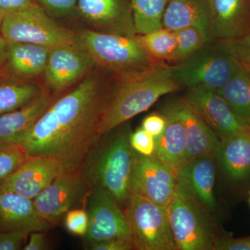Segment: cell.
<instances>
[{
  "label": "cell",
  "instance_id": "6da1fadb",
  "mask_svg": "<svg viewBox=\"0 0 250 250\" xmlns=\"http://www.w3.org/2000/svg\"><path fill=\"white\" fill-rule=\"evenodd\" d=\"M112 83L113 75L100 69L53 100L21 143L27 155L57 161L64 170H82L101 137L98 125L111 98Z\"/></svg>",
  "mask_w": 250,
  "mask_h": 250
},
{
  "label": "cell",
  "instance_id": "7a4b0ae2",
  "mask_svg": "<svg viewBox=\"0 0 250 250\" xmlns=\"http://www.w3.org/2000/svg\"><path fill=\"white\" fill-rule=\"evenodd\" d=\"M183 89L174 78L170 64L164 62L138 73L113 76L111 98L99 123V135L147 111L163 95Z\"/></svg>",
  "mask_w": 250,
  "mask_h": 250
},
{
  "label": "cell",
  "instance_id": "3957f363",
  "mask_svg": "<svg viewBox=\"0 0 250 250\" xmlns=\"http://www.w3.org/2000/svg\"><path fill=\"white\" fill-rule=\"evenodd\" d=\"M131 133L127 121L103 134L82 170L90 187L103 188L123 210L131 196L135 160V151L130 143Z\"/></svg>",
  "mask_w": 250,
  "mask_h": 250
},
{
  "label": "cell",
  "instance_id": "277c9868",
  "mask_svg": "<svg viewBox=\"0 0 250 250\" xmlns=\"http://www.w3.org/2000/svg\"><path fill=\"white\" fill-rule=\"evenodd\" d=\"M72 44L85 52L95 67L113 76L145 71L160 62L147 54L138 35L128 37L83 27L75 31Z\"/></svg>",
  "mask_w": 250,
  "mask_h": 250
},
{
  "label": "cell",
  "instance_id": "5b68a950",
  "mask_svg": "<svg viewBox=\"0 0 250 250\" xmlns=\"http://www.w3.org/2000/svg\"><path fill=\"white\" fill-rule=\"evenodd\" d=\"M240 64V61L213 42L185 60L170 65L174 78L184 89L206 86L217 91L231 80Z\"/></svg>",
  "mask_w": 250,
  "mask_h": 250
},
{
  "label": "cell",
  "instance_id": "8992f818",
  "mask_svg": "<svg viewBox=\"0 0 250 250\" xmlns=\"http://www.w3.org/2000/svg\"><path fill=\"white\" fill-rule=\"evenodd\" d=\"M124 211L134 250H177L167 207L132 194Z\"/></svg>",
  "mask_w": 250,
  "mask_h": 250
},
{
  "label": "cell",
  "instance_id": "52a82bcc",
  "mask_svg": "<svg viewBox=\"0 0 250 250\" xmlns=\"http://www.w3.org/2000/svg\"><path fill=\"white\" fill-rule=\"evenodd\" d=\"M177 250H214L219 236L210 212L174 194L167 207Z\"/></svg>",
  "mask_w": 250,
  "mask_h": 250
},
{
  "label": "cell",
  "instance_id": "ba28073f",
  "mask_svg": "<svg viewBox=\"0 0 250 250\" xmlns=\"http://www.w3.org/2000/svg\"><path fill=\"white\" fill-rule=\"evenodd\" d=\"M0 34L7 44L26 42L50 48L62 44H72L75 37V31L59 25L38 4L5 16Z\"/></svg>",
  "mask_w": 250,
  "mask_h": 250
},
{
  "label": "cell",
  "instance_id": "9c48e42d",
  "mask_svg": "<svg viewBox=\"0 0 250 250\" xmlns=\"http://www.w3.org/2000/svg\"><path fill=\"white\" fill-rule=\"evenodd\" d=\"M90 189L82 170H63L33 202L38 214L53 226L72 207L86 203Z\"/></svg>",
  "mask_w": 250,
  "mask_h": 250
},
{
  "label": "cell",
  "instance_id": "30bf717a",
  "mask_svg": "<svg viewBox=\"0 0 250 250\" xmlns=\"http://www.w3.org/2000/svg\"><path fill=\"white\" fill-rule=\"evenodd\" d=\"M88 227L86 247L107 240L131 241V232L125 211L100 187H92L87 197Z\"/></svg>",
  "mask_w": 250,
  "mask_h": 250
},
{
  "label": "cell",
  "instance_id": "8fae6325",
  "mask_svg": "<svg viewBox=\"0 0 250 250\" xmlns=\"http://www.w3.org/2000/svg\"><path fill=\"white\" fill-rule=\"evenodd\" d=\"M177 174L155 153L144 156L135 152L131 195L138 194L164 207L170 205L177 186Z\"/></svg>",
  "mask_w": 250,
  "mask_h": 250
},
{
  "label": "cell",
  "instance_id": "7c38bea8",
  "mask_svg": "<svg viewBox=\"0 0 250 250\" xmlns=\"http://www.w3.org/2000/svg\"><path fill=\"white\" fill-rule=\"evenodd\" d=\"M92 30L137 36L130 0H77L75 14Z\"/></svg>",
  "mask_w": 250,
  "mask_h": 250
},
{
  "label": "cell",
  "instance_id": "4fadbf2b",
  "mask_svg": "<svg viewBox=\"0 0 250 250\" xmlns=\"http://www.w3.org/2000/svg\"><path fill=\"white\" fill-rule=\"evenodd\" d=\"M182 99L203 120L219 141L243 130L249 129L239 123L216 90L206 86L187 88Z\"/></svg>",
  "mask_w": 250,
  "mask_h": 250
},
{
  "label": "cell",
  "instance_id": "5bb4252c",
  "mask_svg": "<svg viewBox=\"0 0 250 250\" xmlns=\"http://www.w3.org/2000/svg\"><path fill=\"white\" fill-rule=\"evenodd\" d=\"M215 153L188 161L177 174L175 193L197 204L208 211L217 209L213 188L215 180Z\"/></svg>",
  "mask_w": 250,
  "mask_h": 250
},
{
  "label": "cell",
  "instance_id": "9a60e30c",
  "mask_svg": "<svg viewBox=\"0 0 250 250\" xmlns=\"http://www.w3.org/2000/svg\"><path fill=\"white\" fill-rule=\"evenodd\" d=\"M94 67L90 57L73 44L54 46L43 72L46 84L54 93H60L82 80Z\"/></svg>",
  "mask_w": 250,
  "mask_h": 250
},
{
  "label": "cell",
  "instance_id": "2e32d148",
  "mask_svg": "<svg viewBox=\"0 0 250 250\" xmlns=\"http://www.w3.org/2000/svg\"><path fill=\"white\" fill-rule=\"evenodd\" d=\"M63 170L62 166L52 159L28 156L0 186L33 200Z\"/></svg>",
  "mask_w": 250,
  "mask_h": 250
},
{
  "label": "cell",
  "instance_id": "e0dca14e",
  "mask_svg": "<svg viewBox=\"0 0 250 250\" xmlns=\"http://www.w3.org/2000/svg\"><path fill=\"white\" fill-rule=\"evenodd\" d=\"M212 42L250 34V0H209Z\"/></svg>",
  "mask_w": 250,
  "mask_h": 250
},
{
  "label": "cell",
  "instance_id": "ac0fdd59",
  "mask_svg": "<svg viewBox=\"0 0 250 250\" xmlns=\"http://www.w3.org/2000/svg\"><path fill=\"white\" fill-rule=\"evenodd\" d=\"M161 113L173 116L183 123L187 137V162L198 156L216 153L220 144L218 137L182 98L166 103Z\"/></svg>",
  "mask_w": 250,
  "mask_h": 250
},
{
  "label": "cell",
  "instance_id": "d6986e66",
  "mask_svg": "<svg viewBox=\"0 0 250 250\" xmlns=\"http://www.w3.org/2000/svg\"><path fill=\"white\" fill-rule=\"evenodd\" d=\"M52 225L38 214L32 200L0 186V232L44 231Z\"/></svg>",
  "mask_w": 250,
  "mask_h": 250
},
{
  "label": "cell",
  "instance_id": "ffe728a7",
  "mask_svg": "<svg viewBox=\"0 0 250 250\" xmlns=\"http://www.w3.org/2000/svg\"><path fill=\"white\" fill-rule=\"evenodd\" d=\"M215 156L230 182L235 184L250 182V129L220 140Z\"/></svg>",
  "mask_w": 250,
  "mask_h": 250
},
{
  "label": "cell",
  "instance_id": "44dd1931",
  "mask_svg": "<svg viewBox=\"0 0 250 250\" xmlns=\"http://www.w3.org/2000/svg\"><path fill=\"white\" fill-rule=\"evenodd\" d=\"M46 88L41 97L14 111L0 115V147L21 146L26 135L53 102Z\"/></svg>",
  "mask_w": 250,
  "mask_h": 250
},
{
  "label": "cell",
  "instance_id": "7402d4cb",
  "mask_svg": "<svg viewBox=\"0 0 250 250\" xmlns=\"http://www.w3.org/2000/svg\"><path fill=\"white\" fill-rule=\"evenodd\" d=\"M162 24L174 31L194 26L203 33L208 43L213 42L210 35L209 0H168Z\"/></svg>",
  "mask_w": 250,
  "mask_h": 250
},
{
  "label": "cell",
  "instance_id": "603a6c76",
  "mask_svg": "<svg viewBox=\"0 0 250 250\" xmlns=\"http://www.w3.org/2000/svg\"><path fill=\"white\" fill-rule=\"evenodd\" d=\"M161 113L166 116L167 124L163 134L154 139V153L178 174L187 163V133L179 119L167 113Z\"/></svg>",
  "mask_w": 250,
  "mask_h": 250
},
{
  "label": "cell",
  "instance_id": "cb8c5ba5",
  "mask_svg": "<svg viewBox=\"0 0 250 250\" xmlns=\"http://www.w3.org/2000/svg\"><path fill=\"white\" fill-rule=\"evenodd\" d=\"M49 50L50 47L37 44L13 42L8 44L6 62L16 76L32 78L43 74Z\"/></svg>",
  "mask_w": 250,
  "mask_h": 250
},
{
  "label": "cell",
  "instance_id": "d4e9b609",
  "mask_svg": "<svg viewBox=\"0 0 250 250\" xmlns=\"http://www.w3.org/2000/svg\"><path fill=\"white\" fill-rule=\"evenodd\" d=\"M217 92L239 123L250 129V64L241 62L231 80Z\"/></svg>",
  "mask_w": 250,
  "mask_h": 250
},
{
  "label": "cell",
  "instance_id": "484cf974",
  "mask_svg": "<svg viewBox=\"0 0 250 250\" xmlns=\"http://www.w3.org/2000/svg\"><path fill=\"white\" fill-rule=\"evenodd\" d=\"M21 79L0 80V115L29 104L45 92L41 83Z\"/></svg>",
  "mask_w": 250,
  "mask_h": 250
},
{
  "label": "cell",
  "instance_id": "4316f807",
  "mask_svg": "<svg viewBox=\"0 0 250 250\" xmlns=\"http://www.w3.org/2000/svg\"><path fill=\"white\" fill-rule=\"evenodd\" d=\"M138 35L163 27L162 19L168 0H130Z\"/></svg>",
  "mask_w": 250,
  "mask_h": 250
},
{
  "label": "cell",
  "instance_id": "83f0119b",
  "mask_svg": "<svg viewBox=\"0 0 250 250\" xmlns=\"http://www.w3.org/2000/svg\"><path fill=\"white\" fill-rule=\"evenodd\" d=\"M147 54L159 62L170 63L176 47L175 33L164 27L138 35Z\"/></svg>",
  "mask_w": 250,
  "mask_h": 250
},
{
  "label": "cell",
  "instance_id": "f1b7e54d",
  "mask_svg": "<svg viewBox=\"0 0 250 250\" xmlns=\"http://www.w3.org/2000/svg\"><path fill=\"white\" fill-rule=\"evenodd\" d=\"M176 47L170 63L175 64L185 60L196 51L208 43L205 35L198 28L188 26L174 31Z\"/></svg>",
  "mask_w": 250,
  "mask_h": 250
},
{
  "label": "cell",
  "instance_id": "f546056e",
  "mask_svg": "<svg viewBox=\"0 0 250 250\" xmlns=\"http://www.w3.org/2000/svg\"><path fill=\"white\" fill-rule=\"evenodd\" d=\"M27 158L21 146L0 147V184L9 178Z\"/></svg>",
  "mask_w": 250,
  "mask_h": 250
},
{
  "label": "cell",
  "instance_id": "4dcf8cb0",
  "mask_svg": "<svg viewBox=\"0 0 250 250\" xmlns=\"http://www.w3.org/2000/svg\"><path fill=\"white\" fill-rule=\"evenodd\" d=\"M215 42L220 48L233 58L250 64V34L238 39Z\"/></svg>",
  "mask_w": 250,
  "mask_h": 250
},
{
  "label": "cell",
  "instance_id": "1f68e13d",
  "mask_svg": "<svg viewBox=\"0 0 250 250\" xmlns=\"http://www.w3.org/2000/svg\"><path fill=\"white\" fill-rule=\"evenodd\" d=\"M45 12L56 17H66L75 14L77 0H34Z\"/></svg>",
  "mask_w": 250,
  "mask_h": 250
},
{
  "label": "cell",
  "instance_id": "d6a6232c",
  "mask_svg": "<svg viewBox=\"0 0 250 250\" xmlns=\"http://www.w3.org/2000/svg\"><path fill=\"white\" fill-rule=\"evenodd\" d=\"M65 225L67 231L77 236L85 237L88 227L86 210L76 208L68 210L65 215Z\"/></svg>",
  "mask_w": 250,
  "mask_h": 250
},
{
  "label": "cell",
  "instance_id": "836d02e7",
  "mask_svg": "<svg viewBox=\"0 0 250 250\" xmlns=\"http://www.w3.org/2000/svg\"><path fill=\"white\" fill-rule=\"evenodd\" d=\"M130 143L135 152L144 156H151L154 153L155 141L153 136L142 127L131 133Z\"/></svg>",
  "mask_w": 250,
  "mask_h": 250
},
{
  "label": "cell",
  "instance_id": "e575fe53",
  "mask_svg": "<svg viewBox=\"0 0 250 250\" xmlns=\"http://www.w3.org/2000/svg\"><path fill=\"white\" fill-rule=\"evenodd\" d=\"M29 234L20 231L0 232V250H23Z\"/></svg>",
  "mask_w": 250,
  "mask_h": 250
},
{
  "label": "cell",
  "instance_id": "d590c367",
  "mask_svg": "<svg viewBox=\"0 0 250 250\" xmlns=\"http://www.w3.org/2000/svg\"><path fill=\"white\" fill-rule=\"evenodd\" d=\"M166 124L167 120L164 114L161 113H153L144 118L141 127L155 139L163 134Z\"/></svg>",
  "mask_w": 250,
  "mask_h": 250
},
{
  "label": "cell",
  "instance_id": "8d00e7d4",
  "mask_svg": "<svg viewBox=\"0 0 250 250\" xmlns=\"http://www.w3.org/2000/svg\"><path fill=\"white\" fill-rule=\"evenodd\" d=\"M217 250H250V236L234 238L229 235L221 236L215 246Z\"/></svg>",
  "mask_w": 250,
  "mask_h": 250
},
{
  "label": "cell",
  "instance_id": "74e56055",
  "mask_svg": "<svg viewBox=\"0 0 250 250\" xmlns=\"http://www.w3.org/2000/svg\"><path fill=\"white\" fill-rule=\"evenodd\" d=\"M36 4L34 0H0V11L6 16L27 9Z\"/></svg>",
  "mask_w": 250,
  "mask_h": 250
},
{
  "label": "cell",
  "instance_id": "f35d334b",
  "mask_svg": "<svg viewBox=\"0 0 250 250\" xmlns=\"http://www.w3.org/2000/svg\"><path fill=\"white\" fill-rule=\"evenodd\" d=\"M91 250H134L132 243L123 240H107L93 243L87 246Z\"/></svg>",
  "mask_w": 250,
  "mask_h": 250
},
{
  "label": "cell",
  "instance_id": "ab89813d",
  "mask_svg": "<svg viewBox=\"0 0 250 250\" xmlns=\"http://www.w3.org/2000/svg\"><path fill=\"white\" fill-rule=\"evenodd\" d=\"M47 242L43 231H34L30 233L29 243L24 246V250H47Z\"/></svg>",
  "mask_w": 250,
  "mask_h": 250
},
{
  "label": "cell",
  "instance_id": "60d3db41",
  "mask_svg": "<svg viewBox=\"0 0 250 250\" xmlns=\"http://www.w3.org/2000/svg\"><path fill=\"white\" fill-rule=\"evenodd\" d=\"M8 44L0 34V70L7 60Z\"/></svg>",
  "mask_w": 250,
  "mask_h": 250
},
{
  "label": "cell",
  "instance_id": "b9f144b4",
  "mask_svg": "<svg viewBox=\"0 0 250 250\" xmlns=\"http://www.w3.org/2000/svg\"><path fill=\"white\" fill-rule=\"evenodd\" d=\"M5 15L0 11V28H1V24H2L3 20H4Z\"/></svg>",
  "mask_w": 250,
  "mask_h": 250
},
{
  "label": "cell",
  "instance_id": "7bdbcfd3",
  "mask_svg": "<svg viewBox=\"0 0 250 250\" xmlns=\"http://www.w3.org/2000/svg\"><path fill=\"white\" fill-rule=\"evenodd\" d=\"M248 202H249V205H250V197H249V200H248Z\"/></svg>",
  "mask_w": 250,
  "mask_h": 250
}]
</instances>
